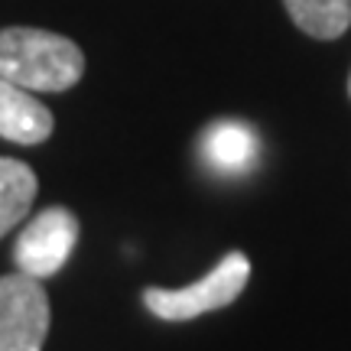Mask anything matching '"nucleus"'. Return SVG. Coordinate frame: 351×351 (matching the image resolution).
<instances>
[{"label":"nucleus","mask_w":351,"mask_h":351,"mask_svg":"<svg viewBox=\"0 0 351 351\" xmlns=\"http://www.w3.org/2000/svg\"><path fill=\"white\" fill-rule=\"evenodd\" d=\"M52 134V114L46 104L33 98V91L0 78V137L13 143H43Z\"/></svg>","instance_id":"5"},{"label":"nucleus","mask_w":351,"mask_h":351,"mask_svg":"<svg viewBox=\"0 0 351 351\" xmlns=\"http://www.w3.org/2000/svg\"><path fill=\"white\" fill-rule=\"evenodd\" d=\"M289 20L315 39H339L351 26V0H283Z\"/></svg>","instance_id":"8"},{"label":"nucleus","mask_w":351,"mask_h":351,"mask_svg":"<svg viewBox=\"0 0 351 351\" xmlns=\"http://www.w3.org/2000/svg\"><path fill=\"white\" fill-rule=\"evenodd\" d=\"M247 280H251V261H247V254L231 251L228 257H221V263L215 267L212 274L202 276L199 283H192V287L143 289V306H147L156 319L189 322V319H199V315H205V313H215V309L231 306V302L244 293Z\"/></svg>","instance_id":"2"},{"label":"nucleus","mask_w":351,"mask_h":351,"mask_svg":"<svg viewBox=\"0 0 351 351\" xmlns=\"http://www.w3.org/2000/svg\"><path fill=\"white\" fill-rule=\"evenodd\" d=\"M85 72V52L72 39L36 29L7 26L0 29V78L26 91H65L78 85Z\"/></svg>","instance_id":"1"},{"label":"nucleus","mask_w":351,"mask_h":351,"mask_svg":"<svg viewBox=\"0 0 351 351\" xmlns=\"http://www.w3.org/2000/svg\"><path fill=\"white\" fill-rule=\"evenodd\" d=\"M49 296L26 274L0 276V351H43Z\"/></svg>","instance_id":"3"},{"label":"nucleus","mask_w":351,"mask_h":351,"mask_svg":"<svg viewBox=\"0 0 351 351\" xmlns=\"http://www.w3.org/2000/svg\"><path fill=\"white\" fill-rule=\"evenodd\" d=\"M202 156L218 173H244L257 160V137L247 124L238 121H218L202 137Z\"/></svg>","instance_id":"6"},{"label":"nucleus","mask_w":351,"mask_h":351,"mask_svg":"<svg viewBox=\"0 0 351 351\" xmlns=\"http://www.w3.org/2000/svg\"><path fill=\"white\" fill-rule=\"evenodd\" d=\"M75 241L78 218L62 205H52L26 225V231L13 247V261L20 267V274L33 276V280H46L65 267Z\"/></svg>","instance_id":"4"},{"label":"nucleus","mask_w":351,"mask_h":351,"mask_svg":"<svg viewBox=\"0 0 351 351\" xmlns=\"http://www.w3.org/2000/svg\"><path fill=\"white\" fill-rule=\"evenodd\" d=\"M36 173L20 160L0 156V238L23 221L36 202Z\"/></svg>","instance_id":"7"},{"label":"nucleus","mask_w":351,"mask_h":351,"mask_svg":"<svg viewBox=\"0 0 351 351\" xmlns=\"http://www.w3.org/2000/svg\"><path fill=\"white\" fill-rule=\"evenodd\" d=\"M348 95H351V78H348Z\"/></svg>","instance_id":"9"}]
</instances>
